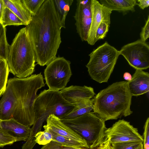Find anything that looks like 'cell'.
<instances>
[{
    "mask_svg": "<svg viewBox=\"0 0 149 149\" xmlns=\"http://www.w3.org/2000/svg\"><path fill=\"white\" fill-rule=\"evenodd\" d=\"M26 28L34 51L36 61L47 65L56 57L61 42L62 27L53 0H45Z\"/></svg>",
    "mask_w": 149,
    "mask_h": 149,
    "instance_id": "cell-1",
    "label": "cell"
},
{
    "mask_svg": "<svg viewBox=\"0 0 149 149\" xmlns=\"http://www.w3.org/2000/svg\"><path fill=\"white\" fill-rule=\"evenodd\" d=\"M132 96L127 81L114 83L95 97L93 112L105 121L129 116L133 112L130 109Z\"/></svg>",
    "mask_w": 149,
    "mask_h": 149,
    "instance_id": "cell-2",
    "label": "cell"
},
{
    "mask_svg": "<svg viewBox=\"0 0 149 149\" xmlns=\"http://www.w3.org/2000/svg\"><path fill=\"white\" fill-rule=\"evenodd\" d=\"M18 99V104L13 118L19 123L30 127L34 123V105L38 91L45 84L41 73L24 78L10 79Z\"/></svg>",
    "mask_w": 149,
    "mask_h": 149,
    "instance_id": "cell-3",
    "label": "cell"
},
{
    "mask_svg": "<svg viewBox=\"0 0 149 149\" xmlns=\"http://www.w3.org/2000/svg\"><path fill=\"white\" fill-rule=\"evenodd\" d=\"M6 61L10 72L18 78L29 76L34 72V50L26 27L20 30L9 46Z\"/></svg>",
    "mask_w": 149,
    "mask_h": 149,
    "instance_id": "cell-4",
    "label": "cell"
},
{
    "mask_svg": "<svg viewBox=\"0 0 149 149\" xmlns=\"http://www.w3.org/2000/svg\"><path fill=\"white\" fill-rule=\"evenodd\" d=\"M61 120L86 141L89 149L96 148L104 139L107 128L105 121L93 112L70 119Z\"/></svg>",
    "mask_w": 149,
    "mask_h": 149,
    "instance_id": "cell-5",
    "label": "cell"
},
{
    "mask_svg": "<svg viewBox=\"0 0 149 149\" xmlns=\"http://www.w3.org/2000/svg\"><path fill=\"white\" fill-rule=\"evenodd\" d=\"M119 55V51L107 42L94 49L86 65L91 78L100 83L107 82Z\"/></svg>",
    "mask_w": 149,
    "mask_h": 149,
    "instance_id": "cell-6",
    "label": "cell"
},
{
    "mask_svg": "<svg viewBox=\"0 0 149 149\" xmlns=\"http://www.w3.org/2000/svg\"><path fill=\"white\" fill-rule=\"evenodd\" d=\"M74 107L63 97L60 91L44 90L37 96L34 102L35 119L33 125L40 127L50 115L59 118L69 112Z\"/></svg>",
    "mask_w": 149,
    "mask_h": 149,
    "instance_id": "cell-7",
    "label": "cell"
},
{
    "mask_svg": "<svg viewBox=\"0 0 149 149\" xmlns=\"http://www.w3.org/2000/svg\"><path fill=\"white\" fill-rule=\"evenodd\" d=\"M70 63L63 57L58 56L47 65L44 74L49 89L59 91L65 87L72 75Z\"/></svg>",
    "mask_w": 149,
    "mask_h": 149,
    "instance_id": "cell-8",
    "label": "cell"
},
{
    "mask_svg": "<svg viewBox=\"0 0 149 149\" xmlns=\"http://www.w3.org/2000/svg\"><path fill=\"white\" fill-rule=\"evenodd\" d=\"M129 64L136 70H146L149 67V46L140 39L126 44L119 51Z\"/></svg>",
    "mask_w": 149,
    "mask_h": 149,
    "instance_id": "cell-9",
    "label": "cell"
},
{
    "mask_svg": "<svg viewBox=\"0 0 149 149\" xmlns=\"http://www.w3.org/2000/svg\"><path fill=\"white\" fill-rule=\"evenodd\" d=\"M105 139L111 144L127 141L142 142L143 138L138 129L130 122L123 119L120 120L107 128L105 131Z\"/></svg>",
    "mask_w": 149,
    "mask_h": 149,
    "instance_id": "cell-10",
    "label": "cell"
},
{
    "mask_svg": "<svg viewBox=\"0 0 149 149\" xmlns=\"http://www.w3.org/2000/svg\"><path fill=\"white\" fill-rule=\"evenodd\" d=\"M74 17L77 33L82 41H86L91 23V0H77Z\"/></svg>",
    "mask_w": 149,
    "mask_h": 149,
    "instance_id": "cell-11",
    "label": "cell"
},
{
    "mask_svg": "<svg viewBox=\"0 0 149 149\" xmlns=\"http://www.w3.org/2000/svg\"><path fill=\"white\" fill-rule=\"evenodd\" d=\"M91 20L87 42L93 45L96 43L95 36L97 28L103 22L110 24L112 11L96 0H91Z\"/></svg>",
    "mask_w": 149,
    "mask_h": 149,
    "instance_id": "cell-12",
    "label": "cell"
},
{
    "mask_svg": "<svg viewBox=\"0 0 149 149\" xmlns=\"http://www.w3.org/2000/svg\"><path fill=\"white\" fill-rule=\"evenodd\" d=\"M18 104V99L13 84L9 79L6 90L0 100V119L5 120L13 117Z\"/></svg>",
    "mask_w": 149,
    "mask_h": 149,
    "instance_id": "cell-13",
    "label": "cell"
},
{
    "mask_svg": "<svg viewBox=\"0 0 149 149\" xmlns=\"http://www.w3.org/2000/svg\"><path fill=\"white\" fill-rule=\"evenodd\" d=\"M63 97L68 102L74 105L82 100L91 99L95 95L91 87L71 86L60 91Z\"/></svg>",
    "mask_w": 149,
    "mask_h": 149,
    "instance_id": "cell-14",
    "label": "cell"
},
{
    "mask_svg": "<svg viewBox=\"0 0 149 149\" xmlns=\"http://www.w3.org/2000/svg\"><path fill=\"white\" fill-rule=\"evenodd\" d=\"M46 122L47 124L43 126L44 128L61 136L87 144L84 140L54 115H50L46 119Z\"/></svg>",
    "mask_w": 149,
    "mask_h": 149,
    "instance_id": "cell-15",
    "label": "cell"
},
{
    "mask_svg": "<svg viewBox=\"0 0 149 149\" xmlns=\"http://www.w3.org/2000/svg\"><path fill=\"white\" fill-rule=\"evenodd\" d=\"M129 90L133 96H138L149 91V74L141 70H136L131 80L127 81Z\"/></svg>",
    "mask_w": 149,
    "mask_h": 149,
    "instance_id": "cell-16",
    "label": "cell"
},
{
    "mask_svg": "<svg viewBox=\"0 0 149 149\" xmlns=\"http://www.w3.org/2000/svg\"><path fill=\"white\" fill-rule=\"evenodd\" d=\"M1 126L16 138L17 141H26L30 136L31 130L30 127L19 123L13 118L2 120Z\"/></svg>",
    "mask_w": 149,
    "mask_h": 149,
    "instance_id": "cell-17",
    "label": "cell"
},
{
    "mask_svg": "<svg viewBox=\"0 0 149 149\" xmlns=\"http://www.w3.org/2000/svg\"><path fill=\"white\" fill-rule=\"evenodd\" d=\"M5 7L12 11L24 23L28 25L32 20V16L25 7L23 0H3Z\"/></svg>",
    "mask_w": 149,
    "mask_h": 149,
    "instance_id": "cell-18",
    "label": "cell"
},
{
    "mask_svg": "<svg viewBox=\"0 0 149 149\" xmlns=\"http://www.w3.org/2000/svg\"><path fill=\"white\" fill-rule=\"evenodd\" d=\"M100 2L112 11L121 12L123 15L130 11L134 12V7L137 4L136 0H100Z\"/></svg>",
    "mask_w": 149,
    "mask_h": 149,
    "instance_id": "cell-19",
    "label": "cell"
},
{
    "mask_svg": "<svg viewBox=\"0 0 149 149\" xmlns=\"http://www.w3.org/2000/svg\"><path fill=\"white\" fill-rule=\"evenodd\" d=\"M94 98L82 100L74 105V108L69 112L61 116L60 120H68L79 116L93 110Z\"/></svg>",
    "mask_w": 149,
    "mask_h": 149,
    "instance_id": "cell-20",
    "label": "cell"
},
{
    "mask_svg": "<svg viewBox=\"0 0 149 149\" xmlns=\"http://www.w3.org/2000/svg\"><path fill=\"white\" fill-rule=\"evenodd\" d=\"M54 5L62 28H65V22L73 0H53Z\"/></svg>",
    "mask_w": 149,
    "mask_h": 149,
    "instance_id": "cell-21",
    "label": "cell"
},
{
    "mask_svg": "<svg viewBox=\"0 0 149 149\" xmlns=\"http://www.w3.org/2000/svg\"><path fill=\"white\" fill-rule=\"evenodd\" d=\"M49 131L51 133L52 136V141L58 142L62 145L66 147L71 148L83 147L89 149V148L86 143L61 136L54 132L50 131Z\"/></svg>",
    "mask_w": 149,
    "mask_h": 149,
    "instance_id": "cell-22",
    "label": "cell"
},
{
    "mask_svg": "<svg viewBox=\"0 0 149 149\" xmlns=\"http://www.w3.org/2000/svg\"><path fill=\"white\" fill-rule=\"evenodd\" d=\"M1 23L4 27L11 25H25L24 22L19 17L7 7H5L4 8Z\"/></svg>",
    "mask_w": 149,
    "mask_h": 149,
    "instance_id": "cell-23",
    "label": "cell"
},
{
    "mask_svg": "<svg viewBox=\"0 0 149 149\" xmlns=\"http://www.w3.org/2000/svg\"><path fill=\"white\" fill-rule=\"evenodd\" d=\"M9 72L7 62L4 59L0 63V97L6 90Z\"/></svg>",
    "mask_w": 149,
    "mask_h": 149,
    "instance_id": "cell-24",
    "label": "cell"
},
{
    "mask_svg": "<svg viewBox=\"0 0 149 149\" xmlns=\"http://www.w3.org/2000/svg\"><path fill=\"white\" fill-rule=\"evenodd\" d=\"M9 46L6 39L5 27L0 22V57L6 61Z\"/></svg>",
    "mask_w": 149,
    "mask_h": 149,
    "instance_id": "cell-25",
    "label": "cell"
},
{
    "mask_svg": "<svg viewBox=\"0 0 149 149\" xmlns=\"http://www.w3.org/2000/svg\"><path fill=\"white\" fill-rule=\"evenodd\" d=\"M43 131H39L35 135V141L40 145H44L52 141V136L51 132L48 129L44 128Z\"/></svg>",
    "mask_w": 149,
    "mask_h": 149,
    "instance_id": "cell-26",
    "label": "cell"
},
{
    "mask_svg": "<svg viewBox=\"0 0 149 149\" xmlns=\"http://www.w3.org/2000/svg\"><path fill=\"white\" fill-rule=\"evenodd\" d=\"M24 3L31 16L35 15L45 0H23Z\"/></svg>",
    "mask_w": 149,
    "mask_h": 149,
    "instance_id": "cell-27",
    "label": "cell"
},
{
    "mask_svg": "<svg viewBox=\"0 0 149 149\" xmlns=\"http://www.w3.org/2000/svg\"><path fill=\"white\" fill-rule=\"evenodd\" d=\"M17 142V140L6 130L0 127V148L11 145Z\"/></svg>",
    "mask_w": 149,
    "mask_h": 149,
    "instance_id": "cell-28",
    "label": "cell"
},
{
    "mask_svg": "<svg viewBox=\"0 0 149 149\" xmlns=\"http://www.w3.org/2000/svg\"><path fill=\"white\" fill-rule=\"evenodd\" d=\"M143 143L137 141H127L111 143L113 149H138Z\"/></svg>",
    "mask_w": 149,
    "mask_h": 149,
    "instance_id": "cell-29",
    "label": "cell"
},
{
    "mask_svg": "<svg viewBox=\"0 0 149 149\" xmlns=\"http://www.w3.org/2000/svg\"><path fill=\"white\" fill-rule=\"evenodd\" d=\"M109 27L110 24L106 22H102L100 24L97 29L95 34V42L99 40L103 39L105 37Z\"/></svg>",
    "mask_w": 149,
    "mask_h": 149,
    "instance_id": "cell-30",
    "label": "cell"
},
{
    "mask_svg": "<svg viewBox=\"0 0 149 149\" xmlns=\"http://www.w3.org/2000/svg\"><path fill=\"white\" fill-rule=\"evenodd\" d=\"M143 149H149V118L148 117L144 126Z\"/></svg>",
    "mask_w": 149,
    "mask_h": 149,
    "instance_id": "cell-31",
    "label": "cell"
},
{
    "mask_svg": "<svg viewBox=\"0 0 149 149\" xmlns=\"http://www.w3.org/2000/svg\"><path fill=\"white\" fill-rule=\"evenodd\" d=\"M83 148L66 147L58 142L52 141L48 143L43 145L40 149H81Z\"/></svg>",
    "mask_w": 149,
    "mask_h": 149,
    "instance_id": "cell-32",
    "label": "cell"
},
{
    "mask_svg": "<svg viewBox=\"0 0 149 149\" xmlns=\"http://www.w3.org/2000/svg\"><path fill=\"white\" fill-rule=\"evenodd\" d=\"M140 40L146 42L149 38V16L146 21L145 24L142 27L141 32L140 33Z\"/></svg>",
    "mask_w": 149,
    "mask_h": 149,
    "instance_id": "cell-33",
    "label": "cell"
},
{
    "mask_svg": "<svg viewBox=\"0 0 149 149\" xmlns=\"http://www.w3.org/2000/svg\"><path fill=\"white\" fill-rule=\"evenodd\" d=\"M96 149H113L111 144L107 139H104L103 142Z\"/></svg>",
    "mask_w": 149,
    "mask_h": 149,
    "instance_id": "cell-34",
    "label": "cell"
},
{
    "mask_svg": "<svg viewBox=\"0 0 149 149\" xmlns=\"http://www.w3.org/2000/svg\"><path fill=\"white\" fill-rule=\"evenodd\" d=\"M137 1L138 3L137 5L142 10L147 8L149 6V0H138Z\"/></svg>",
    "mask_w": 149,
    "mask_h": 149,
    "instance_id": "cell-35",
    "label": "cell"
},
{
    "mask_svg": "<svg viewBox=\"0 0 149 149\" xmlns=\"http://www.w3.org/2000/svg\"><path fill=\"white\" fill-rule=\"evenodd\" d=\"M5 7L3 0H0V22L1 23L2 16Z\"/></svg>",
    "mask_w": 149,
    "mask_h": 149,
    "instance_id": "cell-36",
    "label": "cell"
},
{
    "mask_svg": "<svg viewBox=\"0 0 149 149\" xmlns=\"http://www.w3.org/2000/svg\"><path fill=\"white\" fill-rule=\"evenodd\" d=\"M124 79L127 81H130L132 78V76L128 72H125L123 75Z\"/></svg>",
    "mask_w": 149,
    "mask_h": 149,
    "instance_id": "cell-37",
    "label": "cell"
},
{
    "mask_svg": "<svg viewBox=\"0 0 149 149\" xmlns=\"http://www.w3.org/2000/svg\"><path fill=\"white\" fill-rule=\"evenodd\" d=\"M4 59L1 58V57H0V63Z\"/></svg>",
    "mask_w": 149,
    "mask_h": 149,
    "instance_id": "cell-38",
    "label": "cell"
},
{
    "mask_svg": "<svg viewBox=\"0 0 149 149\" xmlns=\"http://www.w3.org/2000/svg\"><path fill=\"white\" fill-rule=\"evenodd\" d=\"M138 149H143V144Z\"/></svg>",
    "mask_w": 149,
    "mask_h": 149,
    "instance_id": "cell-39",
    "label": "cell"
},
{
    "mask_svg": "<svg viewBox=\"0 0 149 149\" xmlns=\"http://www.w3.org/2000/svg\"><path fill=\"white\" fill-rule=\"evenodd\" d=\"M2 120H1L0 119V127H1V122L2 121Z\"/></svg>",
    "mask_w": 149,
    "mask_h": 149,
    "instance_id": "cell-40",
    "label": "cell"
},
{
    "mask_svg": "<svg viewBox=\"0 0 149 149\" xmlns=\"http://www.w3.org/2000/svg\"><path fill=\"white\" fill-rule=\"evenodd\" d=\"M81 149H88L86 148H83Z\"/></svg>",
    "mask_w": 149,
    "mask_h": 149,
    "instance_id": "cell-41",
    "label": "cell"
},
{
    "mask_svg": "<svg viewBox=\"0 0 149 149\" xmlns=\"http://www.w3.org/2000/svg\"></svg>",
    "mask_w": 149,
    "mask_h": 149,
    "instance_id": "cell-42",
    "label": "cell"
}]
</instances>
